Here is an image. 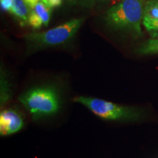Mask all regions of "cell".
Here are the masks:
<instances>
[{
	"instance_id": "cell-1",
	"label": "cell",
	"mask_w": 158,
	"mask_h": 158,
	"mask_svg": "<svg viewBox=\"0 0 158 158\" xmlns=\"http://www.w3.org/2000/svg\"><path fill=\"white\" fill-rule=\"evenodd\" d=\"M19 100L34 120L56 114L60 108L58 93L51 86H38L27 90Z\"/></svg>"
},
{
	"instance_id": "cell-2",
	"label": "cell",
	"mask_w": 158,
	"mask_h": 158,
	"mask_svg": "<svg viewBox=\"0 0 158 158\" xmlns=\"http://www.w3.org/2000/svg\"><path fill=\"white\" fill-rule=\"evenodd\" d=\"M143 1L122 0L108 10L106 21L114 28L127 29L141 35L144 10Z\"/></svg>"
},
{
	"instance_id": "cell-3",
	"label": "cell",
	"mask_w": 158,
	"mask_h": 158,
	"mask_svg": "<svg viewBox=\"0 0 158 158\" xmlns=\"http://www.w3.org/2000/svg\"><path fill=\"white\" fill-rule=\"evenodd\" d=\"M74 101L82 104L100 118L109 121L134 122L144 117L143 110L137 108L124 106L99 98L80 96Z\"/></svg>"
},
{
	"instance_id": "cell-4",
	"label": "cell",
	"mask_w": 158,
	"mask_h": 158,
	"mask_svg": "<svg viewBox=\"0 0 158 158\" xmlns=\"http://www.w3.org/2000/svg\"><path fill=\"white\" fill-rule=\"evenodd\" d=\"M83 22L84 19H72L49 30L27 35L26 39L41 46H55L62 44L75 36Z\"/></svg>"
},
{
	"instance_id": "cell-5",
	"label": "cell",
	"mask_w": 158,
	"mask_h": 158,
	"mask_svg": "<svg viewBox=\"0 0 158 158\" xmlns=\"http://www.w3.org/2000/svg\"><path fill=\"white\" fill-rule=\"evenodd\" d=\"M24 120L21 112L15 108L3 109L0 114V133L1 135H10L22 129Z\"/></svg>"
},
{
	"instance_id": "cell-6",
	"label": "cell",
	"mask_w": 158,
	"mask_h": 158,
	"mask_svg": "<svg viewBox=\"0 0 158 158\" xmlns=\"http://www.w3.org/2000/svg\"><path fill=\"white\" fill-rule=\"evenodd\" d=\"M51 10L52 8L40 1L29 10L28 24L35 29H40L42 26L47 27L51 19Z\"/></svg>"
},
{
	"instance_id": "cell-7",
	"label": "cell",
	"mask_w": 158,
	"mask_h": 158,
	"mask_svg": "<svg viewBox=\"0 0 158 158\" xmlns=\"http://www.w3.org/2000/svg\"><path fill=\"white\" fill-rule=\"evenodd\" d=\"M21 26L28 23L29 14V7L26 5L23 0H13L10 13Z\"/></svg>"
},
{
	"instance_id": "cell-8",
	"label": "cell",
	"mask_w": 158,
	"mask_h": 158,
	"mask_svg": "<svg viewBox=\"0 0 158 158\" xmlns=\"http://www.w3.org/2000/svg\"><path fill=\"white\" fill-rule=\"evenodd\" d=\"M158 20V0H149L143 10V23H149Z\"/></svg>"
},
{
	"instance_id": "cell-9",
	"label": "cell",
	"mask_w": 158,
	"mask_h": 158,
	"mask_svg": "<svg viewBox=\"0 0 158 158\" xmlns=\"http://www.w3.org/2000/svg\"><path fill=\"white\" fill-rule=\"evenodd\" d=\"M138 53L142 55L158 54V37L152 38L138 49Z\"/></svg>"
},
{
	"instance_id": "cell-10",
	"label": "cell",
	"mask_w": 158,
	"mask_h": 158,
	"mask_svg": "<svg viewBox=\"0 0 158 158\" xmlns=\"http://www.w3.org/2000/svg\"><path fill=\"white\" fill-rule=\"evenodd\" d=\"M146 29L152 38L158 37V20L152 22L143 23Z\"/></svg>"
},
{
	"instance_id": "cell-11",
	"label": "cell",
	"mask_w": 158,
	"mask_h": 158,
	"mask_svg": "<svg viewBox=\"0 0 158 158\" xmlns=\"http://www.w3.org/2000/svg\"><path fill=\"white\" fill-rule=\"evenodd\" d=\"M1 7L4 11L10 13L12 6H13V0H0Z\"/></svg>"
},
{
	"instance_id": "cell-12",
	"label": "cell",
	"mask_w": 158,
	"mask_h": 158,
	"mask_svg": "<svg viewBox=\"0 0 158 158\" xmlns=\"http://www.w3.org/2000/svg\"><path fill=\"white\" fill-rule=\"evenodd\" d=\"M40 1L45 3V5H48L51 8L59 7V6L62 5V0H40Z\"/></svg>"
},
{
	"instance_id": "cell-13",
	"label": "cell",
	"mask_w": 158,
	"mask_h": 158,
	"mask_svg": "<svg viewBox=\"0 0 158 158\" xmlns=\"http://www.w3.org/2000/svg\"><path fill=\"white\" fill-rule=\"evenodd\" d=\"M26 5L29 7V9L33 8L37 3L39 2L40 0H23Z\"/></svg>"
},
{
	"instance_id": "cell-14",
	"label": "cell",
	"mask_w": 158,
	"mask_h": 158,
	"mask_svg": "<svg viewBox=\"0 0 158 158\" xmlns=\"http://www.w3.org/2000/svg\"><path fill=\"white\" fill-rule=\"evenodd\" d=\"M67 1L71 2H78L81 1V0H67Z\"/></svg>"
}]
</instances>
